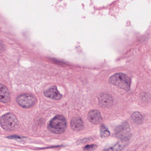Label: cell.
<instances>
[{
	"instance_id": "obj_1",
	"label": "cell",
	"mask_w": 151,
	"mask_h": 151,
	"mask_svg": "<svg viewBox=\"0 0 151 151\" xmlns=\"http://www.w3.org/2000/svg\"><path fill=\"white\" fill-rule=\"evenodd\" d=\"M67 122L65 117L58 115L51 120L48 125V129L51 133L55 134H62L66 130Z\"/></svg>"
},
{
	"instance_id": "obj_2",
	"label": "cell",
	"mask_w": 151,
	"mask_h": 151,
	"mask_svg": "<svg viewBox=\"0 0 151 151\" xmlns=\"http://www.w3.org/2000/svg\"><path fill=\"white\" fill-rule=\"evenodd\" d=\"M109 83L128 91H129L130 89L131 80L130 77L126 74L118 73L110 77Z\"/></svg>"
},
{
	"instance_id": "obj_3",
	"label": "cell",
	"mask_w": 151,
	"mask_h": 151,
	"mask_svg": "<svg viewBox=\"0 0 151 151\" xmlns=\"http://www.w3.org/2000/svg\"><path fill=\"white\" fill-rule=\"evenodd\" d=\"M0 124L4 129L6 131L15 130L18 126L19 122L16 115L11 113L5 114L0 119Z\"/></svg>"
},
{
	"instance_id": "obj_4",
	"label": "cell",
	"mask_w": 151,
	"mask_h": 151,
	"mask_svg": "<svg viewBox=\"0 0 151 151\" xmlns=\"http://www.w3.org/2000/svg\"><path fill=\"white\" fill-rule=\"evenodd\" d=\"M114 136L120 140H130L132 134L130 126L127 122H123L116 127Z\"/></svg>"
},
{
	"instance_id": "obj_5",
	"label": "cell",
	"mask_w": 151,
	"mask_h": 151,
	"mask_svg": "<svg viewBox=\"0 0 151 151\" xmlns=\"http://www.w3.org/2000/svg\"><path fill=\"white\" fill-rule=\"evenodd\" d=\"M18 104L24 108H29L32 106L36 102V99L34 96L30 94H23L17 98Z\"/></svg>"
},
{
	"instance_id": "obj_6",
	"label": "cell",
	"mask_w": 151,
	"mask_h": 151,
	"mask_svg": "<svg viewBox=\"0 0 151 151\" xmlns=\"http://www.w3.org/2000/svg\"><path fill=\"white\" fill-rule=\"evenodd\" d=\"M89 121L92 124L97 125L102 121V117L100 112L98 110H91L89 112L88 115Z\"/></svg>"
},
{
	"instance_id": "obj_7",
	"label": "cell",
	"mask_w": 151,
	"mask_h": 151,
	"mask_svg": "<svg viewBox=\"0 0 151 151\" xmlns=\"http://www.w3.org/2000/svg\"><path fill=\"white\" fill-rule=\"evenodd\" d=\"M44 94L47 97L54 100H59L62 98V95L58 90L56 86H53L44 91Z\"/></svg>"
},
{
	"instance_id": "obj_8",
	"label": "cell",
	"mask_w": 151,
	"mask_h": 151,
	"mask_svg": "<svg viewBox=\"0 0 151 151\" xmlns=\"http://www.w3.org/2000/svg\"><path fill=\"white\" fill-rule=\"evenodd\" d=\"M10 94L8 88L0 83V102L7 104L10 101Z\"/></svg>"
},
{
	"instance_id": "obj_9",
	"label": "cell",
	"mask_w": 151,
	"mask_h": 151,
	"mask_svg": "<svg viewBox=\"0 0 151 151\" xmlns=\"http://www.w3.org/2000/svg\"><path fill=\"white\" fill-rule=\"evenodd\" d=\"M129 143L128 140H120L115 145L107 149H105L103 151H122Z\"/></svg>"
},
{
	"instance_id": "obj_10",
	"label": "cell",
	"mask_w": 151,
	"mask_h": 151,
	"mask_svg": "<svg viewBox=\"0 0 151 151\" xmlns=\"http://www.w3.org/2000/svg\"><path fill=\"white\" fill-rule=\"evenodd\" d=\"M70 126L71 128L74 131H80L83 129L84 124L81 118L79 117H76L71 120Z\"/></svg>"
},
{
	"instance_id": "obj_11",
	"label": "cell",
	"mask_w": 151,
	"mask_h": 151,
	"mask_svg": "<svg viewBox=\"0 0 151 151\" xmlns=\"http://www.w3.org/2000/svg\"><path fill=\"white\" fill-rule=\"evenodd\" d=\"M99 100L100 105L103 106L108 107L111 106L113 104L112 98L108 94H101L99 98Z\"/></svg>"
},
{
	"instance_id": "obj_12",
	"label": "cell",
	"mask_w": 151,
	"mask_h": 151,
	"mask_svg": "<svg viewBox=\"0 0 151 151\" xmlns=\"http://www.w3.org/2000/svg\"><path fill=\"white\" fill-rule=\"evenodd\" d=\"M131 119L133 122L137 125H140L143 123L144 117L142 114L139 112L136 111L132 114Z\"/></svg>"
},
{
	"instance_id": "obj_13",
	"label": "cell",
	"mask_w": 151,
	"mask_h": 151,
	"mask_svg": "<svg viewBox=\"0 0 151 151\" xmlns=\"http://www.w3.org/2000/svg\"><path fill=\"white\" fill-rule=\"evenodd\" d=\"M110 132L108 129L104 125H102L100 127V135L102 138H106L110 135Z\"/></svg>"
},
{
	"instance_id": "obj_14",
	"label": "cell",
	"mask_w": 151,
	"mask_h": 151,
	"mask_svg": "<svg viewBox=\"0 0 151 151\" xmlns=\"http://www.w3.org/2000/svg\"><path fill=\"white\" fill-rule=\"evenodd\" d=\"M98 146L96 145H87L83 148V151H92L95 150L97 148Z\"/></svg>"
},
{
	"instance_id": "obj_15",
	"label": "cell",
	"mask_w": 151,
	"mask_h": 151,
	"mask_svg": "<svg viewBox=\"0 0 151 151\" xmlns=\"http://www.w3.org/2000/svg\"><path fill=\"white\" fill-rule=\"evenodd\" d=\"M94 140V139L92 138H84L83 139H81L77 141L76 144L77 145H81L82 144L86 143L89 142H92Z\"/></svg>"
},
{
	"instance_id": "obj_16",
	"label": "cell",
	"mask_w": 151,
	"mask_h": 151,
	"mask_svg": "<svg viewBox=\"0 0 151 151\" xmlns=\"http://www.w3.org/2000/svg\"><path fill=\"white\" fill-rule=\"evenodd\" d=\"M6 138L9 139H14V140H21V139L24 138V137H23L20 136L18 135H12L7 137Z\"/></svg>"
},
{
	"instance_id": "obj_17",
	"label": "cell",
	"mask_w": 151,
	"mask_h": 151,
	"mask_svg": "<svg viewBox=\"0 0 151 151\" xmlns=\"http://www.w3.org/2000/svg\"><path fill=\"white\" fill-rule=\"evenodd\" d=\"M4 49V44L0 40V51H3Z\"/></svg>"
},
{
	"instance_id": "obj_18",
	"label": "cell",
	"mask_w": 151,
	"mask_h": 151,
	"mask_svg": "<svg viewBox=\"0 0 151 151\" xmlns=\"http://www.w3.org/2000/svg\"></svg>"
}]
</instances>
